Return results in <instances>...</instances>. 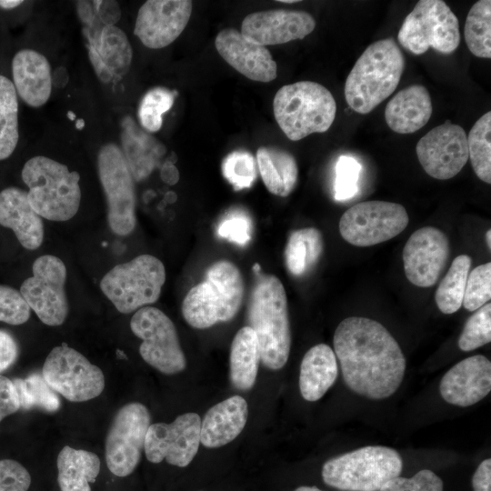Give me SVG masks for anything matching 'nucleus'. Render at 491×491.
I'll return each instance as SVG.
<instances>
[{"label": "nucleus", "mask_w": 491, "mask_h": 491, "mask_svg": "<svg viewBox=\"0 0 491 491\" xmlns=\"http://www.w3.org/2000/svg\"><path fill=\"white\" fill-rule=\"evenodd\" d=\"M333 343L344 381L354 393L381 400L399 388L406 360L382 324L367 317H346L336 327Z\"/></svg>", "instance_id": "obj_1"}, {"label": "nucleus", "mask_w": 491, "mask_h": 491, "mask_svg": "<svg viewBox=\"0 0 491 491\" xmlns=\"http://www.w3.org/2000/svg\"><path fill=\"white\" fill-rule=\"evenodd\" d=\"M247 321L256 335L262 364L279 370L286 364L291 331L285 287L276 276L260 275L252 289Z\"/></svg>", "instance_id": "obj_2"}, {"label": "nucleus", "mask_w": 491, "mask_h": 491, "mask_svg": "<svg viewBox=\"0 0 491 491\" xmlns=\"http://www.w3.org/2000/svg\"><path fill=\"white\" fill-rule=\"evenodd\" d=\"M405 65L404 55L394 39L368 45L346 80L347 105L358 114L370 113L396 89Z\"/></svg>", "instance_id": "obj_3"}, {"label": "nucleus", "mask_w": 491, "mask_h": 491, "mask_svg": "<svg viewBox=\"0 0 491 491\" xmlns=\"http://www.w3.org/2000/svg\"><path fill=\"white\" fill-rule=\"evenodd\" d=\"M244 294L239 268L228 260H218L207 268L205 279L187 292L182 315L192 327L209 328L232 320L242 306Z\"/></svg>", "instance_id": "obj_4"}, {"label": "nucleus", "mask_w": 491, "mask_h": 491, "mask_svg": "<svg viewBox=\"0 0 491 491\" xmlns=\"http://www.w3.org/2000/svg\"><path fill=\"white\" fill-rule=\"evenodd\" d=\"M22 179L28 186V201L33 209L50 221L73 218L80 206V175L52 158L36 155L25 162Z\"/></svg>", "instance_id": "obj_5"}, {"label": "nucleus", "mask_w": 491, "mask_h": 491, "mask_svg": "<svg viewBox=\"0 0 491 491\" xmlns=\"http://www.w3.org/2000/svg\"><path fill=\"white\" fill-rule=\"evenodd\" d=\"M273 110L287 138L298 141L313 133L326 132L335 120L336 104L321 84L300 81L283 85L276 92Z\"/></svg>", "instance_id": "obj_6"}, {"label": "nucleus", "mask_w": 491, "mask_h": 491, "mask_svg": "<svg viewBox=\"0 0 491 491\" xmlns=\"http://www.w3.org/2000/svg\"><path fill=\"white\" fill-rule=\"evenodd\" d=\"M402 457L391 447L367 446L327 460L322 468L324 482L341 491H379L400 476Z\"/></svg>", "instance_id": "obj_7"}, {"label": "nucleus", "mask_w": 491, "mask_h": 491, "mask_svg": "<svg viewBox=\"0 0 491 491\" xmlns=\"http://www.w3.org/2000/svg\"><path fill=\"white\" fill-rule=\"evenodd\" d=\"M165 282L162 261L144 254L115 266L103 276L100 289L118 312L129 314L155 303Z\"/></svg>", "instance_id": "obj_8"}, {"label": "nucleus", "mask_w": 491, "mask_h": 491, "mask_svg": "<svg viewBox=\"0 0 491 491\" xmlns=\"http://www.w3.org/2000/svg\"><path fill=\"white\" fill-rule=\"evenodd\" d=\"M397 39L402 47L416 55L429 48L450 55L460 43L458 19L446 2L420 0L405 18Z\"/></svg>", "instance_id": "obj_9"}, {"label": "nucleus", "mask_w": 491, "mask_h": 491, "mask_svg": "<svg viewBox=\"0 0 491 491\" xmlns=\"http://www.w3.org/2000/svg\"><path fill=\"white\" fill-rule=\"evenodd\" d=\"M97 168L109 227L117 235H128L136 224L135 180L121 148L114 143L104 145L98 152Z\"/></svg>", "instance_id": "obj_10"}, {"label": "nucleus", "mask_w": 491, "mask_h": 491, "mask_svg": "<svg viewBox=\"0 0 491 491\" xmlns=\"http://www.w3.org/2000/svg\"><path fill=\"white\" fill-rule=\"evenodd\" d=\"M41 374L55 393L70 402L88 401L105 388L102 370L65 343L50 351Z\"/></svg>", "instance_id": "obj_11"}, {"label": "nucleus", "mask_w": 491, "mask_h": 491, "mask_svg": "<svg viewBox=\"0 0 491 491\" xmlns=\"http://www.w3.org/2000/svg\"><path fill=\"white\" fill-rule=\"evenodd\" d=\"M130 328L142 340L139 353L148 365L165 375L185 370L186 359L175 326L163 311L149 306L138 309Z\"/></svg>", "instance_id": "obj_12"}, {"label": "nucleus", "mask_w": 491, "mask_h": 491, "mask_svg": "<svg viewBox=\"0 0 491 491\" xmlns=\"http://www.w3.org/2000/svg\"><path fill=\"white\" fill-rule=\"evenodd\" d=\"M406 208L387 201H365L348 208L339 221L344 240L356 246H375L399 235L408 225Z\"/></svg>", "instance_id": "obj_13"}, {"label": "nucleus", "mask_w": 491, "mask_h": 491, "mask_svg": "<svg viewBox=\"0 0 491 491\" xmlns=\"http://www.w3.org/2000/svg\"><path fill=\"white\" fill-rule=\"evenodd\" d=\"M32 273L20 286L22 296L45 325H62L69 311L65 263L55 256L44 255L33 263Z\"/></svg>", "instance_id": "obj_14"}, {"label": "nucleus", "mask_w": 491, "mask_h": 491, "mask_svg": "<svg viewBox=\"0 0 491 491\" xmlns=\"http://www.w3.org/2000/svg\"><path fill=\"white\" fill-rule=\"evenodd\" d=\"M151 417L145 406L132 402L122 406L108 429L105 456L108 469L124 477L136 468L145 447Z\"/></svg>", "instance_id": "obj_15"}, {"label": "nucleus", "mask_w": 491, "mask_h": 491, "mask_svg": "<svg viewBox=\"0 0 491 491\" xmlns=\"http://www.w3.org/2000/svg\"><path fill=\"white\" fill-rule=\"evenodd\" d=\"M80 21L91 65L103 83H115L129 71L133 49L125 33L115 25H105L95 9Z\"/></svg>", "instance_id": "obj_16"}, {"label": "nucleus", "mask_w": 491, "mask_h": 491, "mask_svg": "<svg viewBox=\"0 0 491 491\" xmlns=\"http://www.w3.org/2000/svg\"><path fill=\"white\" fill-rule=\"evenodd\" d=\"M201 418L196 413L178 416L172 423L150 425L144 451L151 463L164 459L170 465L185 467L196 455L200 445Z\"/></svg>", "instance_id": "obj_17"}, {"label": "nucleus", "mask_w": 491, "mask_h": 491, "mask_svg": "<svg viewBox=\"0 0 491 491\" xmlns=\"http://www.w3.org/2000/svg\"><path fill=\"white\" fill-rule=\"evenodd\" d=\"M416 152L427 175L438 180L450 179L468 160L466 132L447 120L426 133L416 144Z\"/></svg>", "instance_id": "obj_18"}, {"label": "nucleus", "mask_w": 491, "mask_h": 491, "mask_svg": "<svg viewBox=\"0 0 491 491\" xmlns=\"http://www.w3.org/2000/svg\"><path fill=\"white\" fill-rule=\"evenodd\" d=\"M450 256V243L444 232L433 226L415 231L403 249L406 278L419 287L433 286Z\"/></svg>", "instance_id": "obj_19"}, {"label": "nucleus", "mask_w": 491, "mask_h": 491, "mask_svg": "<svg viewBox=\"0 0 491 491\" xmlns=\"http://www.w3.org/2000/svg\"><path fill=\"white\" fill-rule=\"evenodd\" d=\"M190 0H148L138 10L134 34L151 49H160L173 43L190 19Z\"/></svg>", "instance_id": "obj_20"}, {"label": "nucleus", "mask_w": 491, "mask_h": 491, "mask_svg": "<svg viewBox=\"0 0 491 491\" xmlns=\"http://www.w3.org/2000/svg\"><path fill=\"white\" fill-rule=\"evenodd\" d=\"M315 27L316 20L307 12L276 9L247 15L240 32L248 40L266 46L303 39Z\"/></svg>", "instance_id": "obj_21"}, {"label": "nucleus", "mask_w": 491, "mask_h": 491, "mask_svg": "<svg viewBox=\"0 0 491 491\" xmlns=\"http://www.w3.org/2000/svg\"><path fill=\"white\" fill-rule=\"evenodd\" d=\"M221 57L250 80L267 83L276 77L277 65L266 46L246 38L235 28L220 31L215 40Z\"/></svg>", "instance_id": "obj_22"}, {"label": "nucleus", "mask_w": 491, "mask_h": 491, "mask_svg": "<svg viewBox=\"0 0 491 491\" xmlns=\"http://www.w3.org/2000/svg\"><path fill=\"white\" fill-rule=\"evenodd\" d=\"M439 390L448 404L466 407L476 404L491 390V363L483 355L469 356L442 377Z\"/></svg>", "instance_id": "obj_23"}, {"label": "nucleus", "mask_w": 491, "mask_h": 491, "mask_svg": "<svg viewBox=\"0 0 491 491\" xmlns=\"http://www.w3.org/2000/svg\"><path fill=\"white\" fill-rule=\"evenodd\" d=\"M0 225L15 233L23 247L37 249L43 243L42 217L33 209L27 192L15 186L0 192Z\"/></svg>", "instance_id": "obj_24"}, {"label": "nucleus", "mask_w": 491, "mask_h": 491, "mask_svg": "<svg viewBox=\"0 0 491 491\" xmlns=\"http://www.w3.org/2000/svg\"><path fill=\"white\" fill-rule=\"evenodd\" d=\"M12 74L16 93L30 106L45 105L52 91L51 66L41 53L25 48L12 60Z\"/></svg>", "instance_id": "obj_25"}, {"label": "nucleus", "mask_w": 491, "mask_h": 491, "mask_svg": "<svg viewBox=\"0 0 491 491\" xmlns=\"http://www.w3.org/2000/svg\"><path fill=\"white\" fill-rule=\"evenodd\" d=\"M121 129V150L128 168L135 181H143L158 166L166 147L130 115L122 119Z\"/></svg>", "instance_id": "obj_26"}, {"label": "nucleus", "mask_w": 491, "mask_h": 491, "mask_svg": "<svg viewBox=\"0 0 491 491\" xmlns=\"http://www.w3.org/2000/svg\"><path fill=\"white\" fill-rule=\"evenodd\" d=\"M247 415V403L240 396H233L215 405L201 421L200 443L208 448L230 443L244 429Z\"/></svg>", "instance_id": "obj_27"}, {"label": "nucleus", "mask_w": 491, "mask_h": 491, "mask_svg": "<svg viewBox=\"0 0 491 491\" xmlns=\"http://www.w3.org/2000/svg\"><path fill=\"white\" fill-rule=\"evenodd\" d=\"M432 102L427 89L412 85L399 91L386 105V123L397 134H412L425 126L432 115Z\"/></svg>", "instance_id": "obj_28"}, {"label": "nucleus", "mask_w": 491, "mask_h": 491, "mask_svg": "<svg viewBox=\"0 0 491 491\" xmlns=\"http://www.w3.org/2000/svg\"><path fill=\"white\" fill-rule=\"evenodd\" d=\"M338 374L336 356L326 344L312 346L304 356L299 375V389L303 398L314 402L320 399L334 385Z\"/></svg>", "instance_id": "obj_29"}, {"label": "nucleus", "mask_w": 491, "mask_h": 491, "mask_svg": "<svg viewBox=\"0 0 491 491\" xmlns=\"http://www.w3.org/2000/svg\"><path fill=\"white\" fill-rule=\"evenodd\" d=\"M256 164L266 189L273 195L286 197L297 184L298 167L294 155L286 150L261 146L256 151Z\"/></svg>", "instance_id": "obj_30"}, {"label": "nucleus", "mask_w": 491, "mask_h": 491, "mask_svg": "<svg viewBox=\"0 0 491 491\" xmlns=\"http://www.w3.org/2000/svg\"><path fill=\"white\" fill-rule=\"evenodd\" d=\"M57 481L61 491H91L99 475L100 459L93 452L64 446L56 459Z\"/></svg>", "instance_id": "obj_31"}, {"label": "nucleus", "mask_w": 491, "mask_h": 491, "mask_svg": "<svg viewBox=\"0 0 491 491\" xmlns=\"http://www.w3.org/2000/svg\"><path fill=\"white\" fill-rule=\"evenodd\" d=\"M260 359V349L254 330L248 326L237 331L233 338L230 356V381L238 390H249L256 382Z\"/></svg>", "instance_id": "obj_32"}, {"label": "nucleus", "mask_w": 491, "mask_h": 491, "mask_svg": "<svg viewBox=\"0 0 491 491\" xmlns=\"http://www.w3.org/2000/svg\"><path fill=\"white\" fill-rule=\"evenodd\" d=\"M324 248L321 232L315 227L293 231L285 248V263L294 276H302L319 260Z\"/></svg>", "instance_id": "obj_33"}, {"label": "nucleus", "mask_w": 491, "mask_h": 491, "mask_svg": "<svg viewBox=\"0 0 491 491\" xmlns=\"http://www.w3.org/2000/svg\"><path fill=\"white\" fill-rule=\"evenodd\" d=\"M471 265L472 258L467 255H460L453 260L436 291V303L442 313L453 314L461 307Z\"/></svg>", "instance_id": "obj_34"}, {"label": "nucleus", "mask_w": 491, "mask_h": 491, "mask_svg": "<svg viewBox=\"0 0 491 491\" xmlns=\"http://www.w3.org/2000/svg\"><path fill=\"white\" fill-rule=\"evenodd\" d=\"M18 139L17 93L14 84L0 75V160L14 153Z\"/></svg>", "instance_id": "obj_35"}, {"label": "nucleus", "mask_w": 491, "mask_h": 491, "mask_svg": "<svg viewBox=\"0 0 491 491\" xmlns=\"http://www.w3.org/2000/svg\"><path fill=\"white\" fill-rule=\"evenodd\" d=\"M465 41L476 57H491V1L479 0L470 8L464 28Z\"/></svg>", "instance_id": "obj_36"}, {"label": "nucleus", "mask_w": 491, "mask_h": 491, "mask_svg": "<svg viewBox=\"0 0 491 491\" xmlns=\"http://www.w3.org/2000/svg\"><path fill=\"white\" fill-rule=\"evenodd\" d=\"M467 138L468 158L477 177L491 184V112L484 114L471 128Z\"/></svg>", "instance_id": "obj_37"}, {"label": "nucleus", "mask_w": 491, "mask_h": 491, "mask_svg": "<svg viewBox=\"0 0 491 491\" xmlns=\"http://www.w3.org/2000/svg\"><path fill=\"white\" fill-rule=\"evenodd\" d=\"M15 387L20 408H39L45 412H55L61 403L56 393L48 386L42 374L33 373L25 378L12 380Z\"/></svg>", "instance_id": "obj_38"}, {"label": "nucleus", "mask_w": 491, "mask_h": 491, "mask_svg": "<svg viewBox=\"0 0 491 491\" xmlns=\"http://www.w3.org/2000/svg\"><path fill=\"white\" fill-rule=\"evenodd\" d=\"M175 95L174 91L162 86L148 90L138 107L142 128L150 133L159 131L163 124V115L173 106Z\"/></svg>", "instance_id": "obj_39"}, {"label": "nucleus", "mask_w": 491, "mask_h": 491, "mask_svg": "<svg viewBox=\"0 0 491 491\" xmlns=\"http://www.w3.org/2000/svg\"><path fill=\"white\" fill-rule=\"evenodd\" d=\"M257 170L256 159L245 150L231 152L222 162L223 175L235 191L251 187L257 177Z\"/></svg>", "instance_id": "obj_40"}, {"label": "nucleus", "mask_w": 491, "mask_h": 491, "mask_svg": "<svg viewBox=\"0 0 491 491\" xmlns=\"http://www.w3.org/2000/svg\"><path fill=\"white\" fill-rule=\"evenodd\" d=\"M491 341V304L486 303L467 319L458 338L462 351L469 352Z\"/></svg>", "instance_id": "obj_41"}, {"label": "nucleus", "mask_w": 491, "mask_h": 491, "mask_svg": "<svg viewBox=\"0 0 491 491\" xmlns=\"http://www.w3.org/2000/svg\"><path fill=\"white\" fill-rule=\"evenodd\" d=\"M491 298V263L475 267L468 274L462 305L468 311H476Z\"/></svg>", "instance_id": "obj_42"}, {"label": "nucleus", "mask_w": 491, "mask_h": 491, "mask_svg": "<svg viewBox=\"0 0 491 491\" xmlns=\"http://www.w3.org/2000/svg\"><path fill=\"white\" fill-rule=\"evenodd\" d=\"M361 164L351 155H340L335 166L334 197L336 201H346L358 192Z\"/></svg>", "instance_id": "obj_43"}, {"label": "nucleus", "mask_w": 491, "mask_h": 491, "mask_svg": "<svg viewBox=\"0 0 491 491\" xmlns=\"http://www.w3.org/2000/svg\"><path fill=\"white\" fill-rule=\"evenodd\" d=\"M31 309L20 291L0 285V321L17 326L30 317Z\"/></svg>", "instance_id": "obj_44"}, {"label": "nucleus", "mask_w": 491, "mask_h": 491, "mask_svg": "<svg viewBox=\"0 0 491 491\" xmlns=\"http://www.w3.org/2000/svg\"><path fill=\"white\" fill-rule=\"evenodd\" d=\"M443 481L433 471L420 470L410 478L400 476L387 481L379 491H443Z\"/></svg>", "instance_id": "obj_45"}, {"label": "nucleus", "mask_w": 491, "mask_h": 491, "mask_svg": "<svg viewBox=\"0 0 491 491\" xmlns=\"http://www.w3.org/2000/svg\"><path fill=\"white\" fill-rule=\"evenodd\" d=\"M31 476L27 469L13 459L0 460V491H27Z\"/></svg>", "instance_id": "obj_46"}, {"label": "nucleus", "mask_w": 491, "mask_h": 491, "mask_svg": "<svg viewBox=\"0 0 491 491\" xmlns=\"http://www.w3.org/2000/svg\"><path fill=\"white\" fill-rule=\"evenodd\" d=\"M217 235L240 246L251 239V222L243 214H232L217 226Z\"/></svg>", "instance_id": "obj_47"}, {"label": "nucleus", "mask_w": 491, "mask_h": 491, "mask_svg": "<svg viewBox=\"0 0 491 491\" xmlns=\"http://www.w3.org/2000/svg\"><path fill=\"white\" fill-rule=\"evenodd\" d=\"M19 409V399L13 381L0 375V422Z\"/></svg>", "instance_id": "obj_48"}, {"label": "nucleus", "mask_w": 491, "mask_h": 491, "mask_svg": "<svg viewBox=\"0 0 491 491\" xmlns=\"http://www.w3.org/2000/svg\"><path fill=\"white\" fill-rule=\"evenodd\" d=\"M18 346L8 332L0 329V374L9 368L17 359Z\"/></svg>", "instance_id": "obj_49"}, {"label": "nucleus", "mask_w": 491, "mask_h": 491, "mask_svg": "<svg viewBox=\"0 0 491 491\" xmlns=\"http://www.w3.org/2000/svg\"><path fill=\"white\" fill-rule=\"evenodd\" d=\"M96 14L105 25H115L121 16L120 6L116 1H93Z\"/></svg>", "instance_id": "obj_50"}, {"label": "nucleus", "mask_w": 491, "mask_h": 491, "mask_svg": "<svg viewBox=\"0 0 491 491\" xmlns=\"http://www.w3.org/2000/svg\"><path fill=\"white\" fill-rule=\"evenodd\" d=\"M474 491H491V459L483 460L472 477Z\"/></svg>", "instance_id": "obj_51"}, {"label": "nucleus", "mask_w": 491, "mask_h": 491, "mask_svg": "<svg viewBox=\"0 0 491 491\" xmlns=\"http://www.w3.org/2000/svg\"><path fill=\"white\" fill-rule=\"evenodd\" d=\"M160 176L164 183L174 185L179 181V171L175 164L167 159L161 166Z\"/></svg>", "instance_id": "obj_52"}, {"label": "nucleus", "mask_w": 491, "mask_h": 491, "mask_svg": "<svg viewBox=\"0 0 491 491\" xmlns=\"http://www.w3.org/2000/svg\"><path fill=\"white\" fill-rule=\"evenodd\" d=\"M69 80L67 71L65 67H57L52 76V84L57 88H64Z\"/></svg>", "instance_id": "obj_53"}, {"label": "nucleus", "mask_w": 491, "mask_h": 491, "mask_svg": "<svg viewBox=\"0 0 491 491\" xmlns=\"http://www.w3.org/2000/svg\"><path fill=\"white\" fill-rule=\"evenodd\" d=\"M23 4L21 0H0V7L4 9H13Z\"/></svg>", "instance_id": "obj_54"}, {"label": "nucleus", "mask_w": 491, "mask_h": 491, "mask_svg": "<svg viewBox=\"0 0 491 491\" xmlns=\"http://www.w3.org/2000/svg\"><path fill=\"white\" fill-rule=\"evenodd\" d=\"M295 491H323V490L317 488L316 486H303L297 487Z\"/></svg>", "instance_id": "obj_55"}, {"label": "nucleus", "mask_w": 491, "mask_h": 491, "mask_svg": "<svg viewBox=\"0 0 491 491\" xmlns=\"http://www.w3.org/2000/svg\"><path fill=\"white\" fill-rule=\"evenodd\" d=\"M486 245L488 246V248H491V230L488 229L486 234Z\"/></svg>", "instance_id": "obj_56"}, {"label": "nucleus", "mask_w": 491, "mask_h": 491, "mask_svg": "<svg viewBox=\"0 0 491 491\" xmlns=\"http://www.w3.org/2000/svg\"><path fill=\"white\" fill-rule=\"evenodd\" d=\"M77 129H82L85 126V122L82 119H77L75 123Z\"/></svg>", "instance_id": "obj_57"}, {"label": "nucleus", "mask_w": 491, "mask_h": 491, "mask_svg": "<svg viewBox=\"0 0 491 491\" xmlns=\"http://www.w3.org/2000/svg\"><path fill=\"white\" fill-rule=\"evenodd\" d=\"M253 269H254L256 273H259L260 270H261V267H260V266H259L257 263H256V264L254 265V266H253Z\"/></svg>", "instance_id": "obj_58"}, {"label": "nucleus", "mask_w": 491, "mask_h": 491, "mask_svg": "<svg viewBox=\"0 0 491 491\" xmlns=\"http://www.w3.org/2000/svg\"><path fill=\"white\" fill-rule=\"evenodd\" d=\"M278 2L292 4V3L298 2V1L297 0H279Z\"/></svg>", "instance_id": "obj_59"}, {"label": "nucleus", "mask_w": 491, "mask_h": 491, "mask_svg": "<svg viewBox=\"0 0 491 491\" xmlns=\"http://www.w3.org/2000/svg\"><path fill=\"white\" fill-rule=\"evenodd\" d=\"M67 115H68V117H69L71 120H75V115L73 114V112H68V113H67Z\"/></svg>", "instance_id": "obj_60"}]
</instances>
